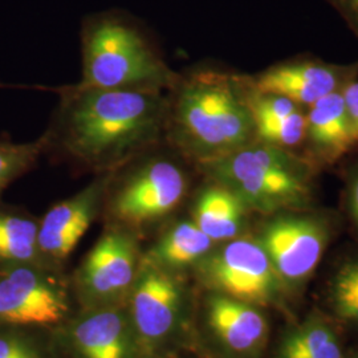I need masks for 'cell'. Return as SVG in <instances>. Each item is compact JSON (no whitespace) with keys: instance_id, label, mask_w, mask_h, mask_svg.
<instances>
[{"instance_id":"603a6c76","label":"cell","mask_w":358,"mask_h":358,"mask_svg":"<svg viewBox=\"0 0 358 358\" xmlns=\"http://www.w3.org/2000/svg\"><path fill=\"white\" fill-rule=\"evenodd\" d=\"M0 327V358H43L38 348L24 334Z\"/></svg>"},{"instance_id":"9c48e42d","label":"cell","mask_w":358,"mask_h":358,"mask_svg":"<svg viewBox=\"0 0 358 358\" xmlns=\"http://www.w3.org/2000/svg\"><path fill=\"white\" fill-rule=\"evenodd\" d=\"M358 80V60L333 64L320 59H292L272 65L255 76L250 87L260 93H275L308 108L321 99L345 90Z\"/></svg>"},{"instance_id":"8fae6325","label":"cell","mask_w":358,"mask_h":358,"mask_svg":"<svg viewBox=\"0 0 358 358\" xmlns=\"http://www.w3.org/2000/svg\"><path fill=\"white\" fill-rule=\"evenodd\" d=\"M182 306L178 280L152 260L142 262L131 291V320L142 340L157 344L167 338L178 324Z\"/></svg>"},{"instance_id":"7c38bea8","label":"cell","mask_w":358,"mask_h":358,"mask_svg":"<svg viewBox=\"0 0 358 358\" xmlns=\"http://www.w3.org/2000/svg\"><path fill=\"white\" fill-rule=\"evenodd\" d=\"M115 173L100 174L84 190L53 206L38 223L41 259L63 260L90 229Z\"/></svg>"},{"instance_id":"6da1fadb","label":"cell","mask_w":358,"mask_h":358,"mask_svg":"<svg viewBox=\"0 0 358 358\" xmlns=\"http://www.w3.org/2000/svg\"><path fill=\"white\" fill-rule=\"evenodd\" d=\"M169 97L157 90H101L81 85L62 92L57 118L45 134L77 165L117 173L165 136Z\"/></svg>"},{"instance_id":"30bf717a","label":"cell","mask_w":358,"mask_h":358,"mask_svg":"<svg viewBox=\"0 0 358 358\" xmlns=\"http://www.w3.org/2000/svg\"><path fill=\"white\" fill-rule=\"evenodd\" d=\"M138 247L122 227L106 231L90 251L80 269L85 296L96 303H110L128 292L137 276Z\"/></svg>"},{"instance_id":"e0dca14e","label":"cell","mask_w":358,"mask_h":358,"mask_svg":"<svg viewBox=\"0 0 358 358\" xmlns=\"http://www.w3.org/2000/svg\"><path fill=\"white\" fill-rule=\"evenodd\" d=\"M214 245L192 220H183L159 238L148 259L164 268H183L198 264Z\"/></svg>"},{"instance_id":"d6986e66","label":"cell","mask_w":358,"mask_h":358,"mask_svg":"<svg viewBox=\"0 0 358 358\" xmlns=\"http://www.w3.org/2000/svg\"><path fill=\"white\" fill-rule=\"evenodd\" d=\"M278 358H344V353L332 328L320 319H310L285 334Z\"/></svg>"},{"instance_id":"277c9868","label":"cell","mask_w":358,"mask_h":358,"mask_svg":"<svg viewBox=\"0 0 358 358\" xmlns=\"http://www.w3.org/2000/svg\"><path fill=\"white\" fill-rule=\"evenodd\" d=\"M196 167L263 215L308 208L319 173L304 155L257 140Z\"/></svg>"},{"instance_id":"3957f363","label":"cell","mask_w":358,"mask_h":358,"mask_svg":"<svg viewBox=\"0 0 358 358\" xmlns=\"http://www.w3.org/2000/svg\"><path fill=\"white\" fill-rule=\"evenodd\" d=\"M83 80L101 90H173L179 81L146 32L133 17L117 11L96 13L81 29Z\"/></svg>"},{"instance_id":"44dd1931","label":"cell","mask_w":358,"mask_h":358,"mask_svg":"<svg viewBox=\"0 0 358 358\" xmlns=\"http://www.w3.org/2000/svg\"><path fill=\"white\" fill-rule=\"evenodd\" d=\"M254 124L257 141L291 152L303 148L307 124L306 109L285 117L259 118L254 120Z\"/></svg>"},{"instance_id":"d4e9b609","label":"cell","mask_w":358,"mask_h":358,"mask_svg":"<svg viewBox=\"0 0 358 358\" xmlns=\"http://www.w3.org/2000/svg\"><path fill=\"white\" fill-rule=\"evenodd\" d=\"M343 94L352 136L358 149V80L349 84L345 90H343Z\"/></svg>"},{"instance_id":"484cf974","label":"cell","mask_w":358,"mask_h":358,"mask_svg":"<svg viewBox=\"0 0 358 358\" xmlns=\"http://www.w3.org/2000/svg\"><path fill=\"white\" fill-rule=\"evenodd\" d=\"M338 13L352 34L358 38V0H325Z\"/></svg>"},{"instance_id":"4fadbf2b","label":"cell","mask_w":358,"mask_h":358,"mask_svg":"<svg viewBox=\"0 0 358 358\" xmlns=\"http://www.w3.org/2000/svg\"><path fill=\"white\" fill-rule=\"evenodd\" d=\"M306 138L300 154L319 171L357 150L346 113L344 94L336 92L306 109Z\"/></svg>"},{"instance_id":"ba28073f","label":"cell","mask_w":358,"mask_h":358,"mask_svg":"<svg viewBox=\"0 0 358 358\" xmlns=\"http://www.w3.org/2000/svg\"><path fill=\"white\" fill-rule=\"evenodd\" d=\"M65 294L38 264H1L0 327H48L66 315Z\"/></svg>"},{"instance_id":"2e32d148","label":"cell","mask_w":358,"mask_h":358,"mask_svg":"<svg viewBox=\"0 0 358 358\" xmlns=\"http://www.w3.org/2000/svg\"><path fill=\"white\" fill-rule=\"evenodd\" d=\"M248 211L236 194L208 180L195 199L192 222L214 243H224L243 236Z\"/></svg>"},{"instance_id":"52a82bcc","label":"cell","mask_w":358,"mask_h":358,"mask_svg":"<svg viewBox=\"0 0 358 358\" xmlns=\"http://www.w3.org/2000/svg\"><path fill=\"white\" fill-rule=\"evenodd\" d=\"M189 189L185 169L170 158H152L115 190L110 211L127 227H141L173 213Z\"/></svg>"},{"instance_id":"7402d4cb","label":"cell","mask_w":358,"mask_h":358,"mask_svg":"<svg viewBox=\"0 0 358 358\" xmlns=\"http://www.w3.org/2000/svg\"><path fill=\"white\" fill-rule=\"evenodd\" d=\"M331 299L340 317L358 325V257L346 260L337 269L331 285Z\"/></svg>"},{"instance_id":"cb8c5ba5","label":"cell","mask_w":358,"mask_h":358,"mask_svg":"<svg viewBox=\"0 0 358 358\" xmlns=\"http://www.w3.org/2000/svg\"><path fill=\"white\" fill-rule=\"evenodd\" d=\"M343 176L346 213L358 230V157L345 164Z\"/></svg>"},{"instance_id":"9a60e30c","label":"cell","mask_w":358,"mask_h":358,"mask_svg":"<svg viewBox=\"0 0 358 358\" xmlns=\"http://www.w3.org/2000/svg\"><path fill=\"white\" fill-rule=\"evenodd\" d=\"M128 317L117 309H97L77 321L73 344L83 358H130L133 352Z\"/></svg>"},{"instance_id":"5bb4252c","label":"cell","mask_w":358,"mask_h":358,"mask_svg":"<svg viewBox=\"0 0 358 358\" xmlns=\"http://www.w3.org/2000/svg\"><path fill=\"white\" fill-rule=\"evenodd\" d=\"M207 321L222 345L236 355H254L268 336L267 320L255 306L224 294L208 300Z\"/></svg>"},{"instance_id":"ffe728a7","label":"cell","mask_w":358,"mask_h":358,"mask_svg":"<svg viewBox=\"0 0 358 358\" xmlns=\"http://www.w3.org/2000/svg\"><path fill=\"white\" fill-rule=\"evenodd\" d=\"M50 149L47 134L32 142H16L0 138V195L15 179L22 177L38 164V158Z\"/></svg>"},{"instance_id":"7a4b0ae2","label":"cell","mask_w":358,"mask_h":358,"mask_svg":"<svg viewBox=\"0 0 358 358\" xmlns=\"http://www.w3.org/2000/svg\"><path fill=\"white\" fill-rule=\"evenodd\" d=\"M170 92L165 136L194 165L217 159L255 141L243 76L198 69L179 77Z\"/></svg>"},{"instance_id":"ac0fdd59","label":"cell","mask_w":358,"mask_h":358,"mask_svg":"<svg viewBox=\"0 0 358 358\" xmlns=\"http://www.w3.org/2000/svg\"><path fill=\"white\" fill-rule=\"evenodd\" d=\"M38 223L23 213L0 208V263L38 264Z\"/></svg>"},{"instance_id":"5b68a950","label":"cell","mask_w":358,"mask_h":358,"mask_svg":"<svg viewBox=\"0 0 358 358\" xmlns=\"http://www.w3.org/2000/svg\"><path fill=\"white\" fill-rule=\"evenodd\" d=\"M202 280L217 292L252 306L273 303L282 282L256 238L239 236L213 248L198 263Z\"/></svg>"},{"instance_id":"8992f818","label":"cell","mask_w":358,"mask_h":358,"mask_svg":"<svg viewBox=\"0 0 358 358\" xmlns=\"http://www.w3.org/2000/svg\"><path fill=\"white\" fill-rule=\"evenodd\" d=\"M331 232L327 217L304 210L282 211L263 224L256 239L267 252L282 282L299 284L317 268L331 241Z\"/></svg>"}]
</instances>
